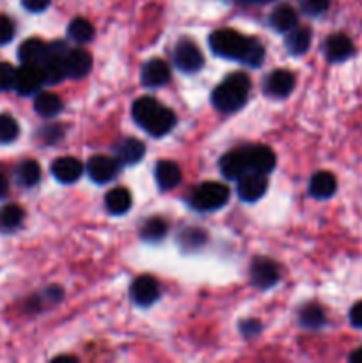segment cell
Wrapping results in <instances>:
<instances>
[{
  "label": "cell",
  "mask_w": 362,
  "mask_h": 363,
  "mask_svg": "<svg viewBox=\"0 0 362 363\" xmlns=\"http://www.w3.org/2000/svg\"><path fill=\"white\" fill-rule=\"evenodd\" d=\"M268 190V181L263 174L247 172L238 179L236 194L243 202H258Z\"/></svg>",
  "instance_id": "30bf717a"
},
{
  "label": "cell",
  "mask_w": 362,
  "mask_h": 363,
  "mask_svg": "<svg viewBox=\"0 0 362 363\" xmlns=\"http://www.w3.org/2000/svg\"><path fill=\"white\" fill-rule=\"evenodd\" d=\"M23 222V209L18 204H7L0 209V230H16Z\"/></svg>",
  "instance_id": "f546056e"
},
{
  "label": "cell",
  "mask_w": 362,
  "mask_h": 363,
  "mask_svg": "<svg viewBox=\"0 0 362 363\" xmlns=\"http://www.w3.org/2000/svg\"><path fill=\"white\" fill-rule=\"evenodd\" d=\"M114 155H116V160L121 165H135V163L144 158L146 145L138 138H123L114 147Z\"/></svg>",
  "instance_id": "e0dca14e"
},
{
  "label": "cell",
  "mask_w": 362,
  "mask_h": 363,
  "mask_svg": "<svg viewBox=\"0 0 362 363\" xmlns=\"http://www.w3.org/2000/svg\"><path fill=\"white\" fill-rule=\"evenodd\" d=\"M295 89V77L286 69H275L265 78L263 91L270 98H287Z\"/></svg>",
  "instance_id": "7c38bea8"
},
{
  "label": "cell",
  "mask_w": 362,
  "mask_h": 363,
  "mask_svg": "<svg viewBox=\"0 0 362 363\" xmlns=\"http://www.w3.org/2000/svg\"><path fill=\"white\" fill-rule=\"evenodd\" d=\"M18 131L20 128H18L14 117L7 116V113L0 116V144H9V142L16 140Z\"/></svg>",
  "instance_id": "1f68e13d"
},
{
  "label": "cell",
  "mask_w": 362,
  "mask_h": 363,
  "mask_svg": "<svg viewBox=\"0 0 362 363\" xmlns=\"http://www.w3.org/2000/svg\"><path fill=\"white\" fill-rule=\"evenodd\" d=\"M298 321L304 328L318 330L325 325V312L319 305H305L300 312H298Z\"/></svg>",
  "instance_id": "f1b7e54d"
},
{
  "label": "cell",
  "mask_w": 362,
  "mask_h": 363,
  "mask_svg": "<svg viewBox=\"0 0 362 363\" xmlns=\"http://www.w3.org/2000/svg\"><path fill=\"white\" fill-rule=\"evenodd\" d=\"M170 67L167 66L165 60L151 59L142 66L141 69V82L148 89H158L169 82Z\"/></svg>",
  "instance_id": "4fadbf2b"
},
{
  "label": "cell",
  "mask_w": 362,
  "mask_h": 363,
  "mask_svg": "<svg viewBox=\"0 0 362 363\" xmlns=\"http://www.w3.org/2000/svg\"><path fill=\"white\" fill-rule=\"evenodd\" d=\"M298 25V14L297 11L293 9L287 4H283V6L275 7L270 14V27L275 32H290L293 30Z\"/></svg>",
  "instance_id": "7402d4cb"
},
{
  "label": "cell",
  "mask_w": 362,
  "mask_h": 363,
  "mask_svg": "<svg viewBox=\"0 0 362 363\" xmlns=\"http://www.w3.org/2000/svg\"><path fill=\"white\" fill-rule=\"evenodd\" d=\"M48 55V45L38 38L27 39L18 48V57L21 64H32V66H41L43 60Z\"/></svg>",
  "instance_id": "d6986e66"
},
{
  "label": "cell",
  "mask_w": 362,
  "mask_h": 363,
  "mask_svg": "<svg viewBox=\"0 0 362 363\" xmlns=\"http://www.w3.org/2000/svg\"><path fill=\"white\" fill-rule=\"evenodd\" d=\"M64 62H66L67 78L80 80V78L87 77L89 71H91L92 57L87 50L75 48V50H67Z\"/></svg>",
  "instance_id": "9a60e30c"
},
{
  "label": "cell",
  "mask_w": 362,
  "mask_h": 363,
  "mask_svg": "<svg viewBox=\"0 0 362 363\" xmlns=\"http://www.w3.org/2000/svg\"><path fill=\"white\" fill-rule=\"evenodd\" d=\"M105 208L114 216L124 215L131 208V194L126 188H114L105 195Z\"/></svg>",
  "instance_id": "cb8c5ba5"
},
{
  "label": "cell",
  "mask_w": 362,
  "mask_h": 363,
  "mask_svg": "<svg viewBox=\"0 0 362 363\" xmlns=\"http://www.w3.org/2000/svg\"><path fill=\"white\" fill-rule=\"evenodd\" d=\"M21 6L31 13H41L50 6V0H21Z\"/></svg>",
  "instance_id": "74e56055"
},
{
  "label": "cell",
  "mask_w": 362,
  "mask_h": 363,
  "mask_svg": "<svg viewBox=\"0 0 362 363\" xmlns=\"http://www.w3.org/2000/svg\"><path fill=\"white\" fill-rule=\"evenodd\" d=\"M172 59L177 69L183 71V73L187 74L197 73V71L202 67V64H204L202 52L199 50V46L188 38H181L180 41L176 43Z\"/></svg>",
  "instance_id": "5b68a950"
},
{
  "label": "cell",
  "mask_w": 362,
  "mask_h": 363,
  "mask_svg": "<svg viewBox=\"0 0 362 363\" xmlns=\"http://www.w3.org/2000/svg\"><path fill=\"white\" fill-rule=\"evenodd\" d=\"M337 179L334 174L322 170L316 172L309 181V195L314 199H329L336 194Z\"/></svg>",
  "instance_id": "ffe728a7"
},
{
  "label": "cell",
  "mask_w": 362,
  "mask_h": 363,
  "mask_svg": "<svg viewBox=\"0 0 362 363\" xmlns=\"http://www.w3.org/2000/svg\"><path fill=\"white\" fill-rule=\"evenodd\" d=\"M169 233V225L163 218L160 216H153V218H148L138 229V236L141 240L148 241V243H158Z\"/></svg>",
  "instance_id": "484cf974"
},
{
  "label": "cell",
  "mask_w": 362,
  "mask_h": 363,
  "mask_svg": "<svg viewBox=\"0 0 362 363\" xmlns=\"http://www.w3.org/2000/svg\"><path fill=\"white\" fill-rule=\"evenodd\" d=\"M311 30L307 27H295L293 30L287 32L286 39H284V46L291 55H304L311 46Z\"/></svg>",
  "instance_id": "603a6c76"
},
{
  "label": "cell",
  "mask_w": 362,
  "mask_h": 363,
  "mask_svg": "<svg viewBox=\"0 0 362 363\" xmlns=\"http://www.w3.org/2000/svg\"><path fill=\"white\" fill-rule=\"evenodd\" d=\"M34 108L45 119H52L62 112V99L53 92H38L34 99Z\"/></svg>",
  "instance_id": "d4e9b609"
},
{
  "label": "cell",
  "mask_w": 362,
  "mask_h": 363,
  "mask_svg": "<svg viewBox=\"0 0 362 363\" xmlns=\"http://www.w3.org/2000/svg\"><path fill=\"white\" fill-rule=\"evenodd\" d=\"M220 174H222L226 179L238 181L241 176L248 172L247 169V160H245L243 149L240 151H231L227 155H224L220 158Z\"/></svg>",
  "instance_id": "ac0fdd59"
},
{
  "label": "cell",
  "mask_w": 362,
  "mask_h": 363,
  "mask_svg": "<svg viewBox=\"0 0 362 363\" xmlns=\"http://www.w3.org/2000/svg\"><path fill=\"white\" fill-rule=\"evenodd\" d=\"M16 179L21 186L32 188L39 183L41 179V167L34 160H25L18 165L16 169Z\"/></svg>",
  "instance_id": "83f0119b"
},
{
  "label": "cell",
  "mask_w": 362,
  "mask_h": 363,
  "mask_svg": "<svg viewBox=\"0 0 362 363\" xmlns=\"http://www.w3.org/2000/svg\"><path fill=\"white\" fill-rule=\"evenodd\" d=\"M263 60H265V48H263V45L258 41V39L252 38L251 46H248L247 53H245L241 62L248 67H259L263 64Z\"/></svg>",
  "instance_id": "d6a6232c"
},
{
  "label": "cell",
  "mask_w": 362,
  "mask_h": 363,
  "mask_svg": "<svg viewBox=\"0 0 362 363\" xmlns=\"http://www.w3.org/2000/svg\"><path fill=\"white\" fill-rule=\"evenodd\" d=\"M350 362L351 363H362V347L361 350L355 351V353L350 354Z\"/></svg>",
  "instance_id": "60d3db41"
},
{
  "label": "cell",
  "mask_w": 362,
  "mask_h": 363,
  "mask_svg": "<svg viewBox=\"0 0 362 363\" xmlns=\"http://www.w3.org/2000/svg\"><path fill=\"white\" fill-rule=\"evenodd\" d=\"M229 201V190L222 183H202L192 191L190 206L197 211H216Z\"/></svg>",
  "instance_id": "277c9868"
},
{
  "label": "cell",
  "mask_w": 362,
  "mask_h": 363,
  "mask_svg": "<svg viewBox=\"0 0 362 363\" xmlns=\"http://www.w3.org/2000/svg\"><path fill=\"white\" fill-rule=\"evenodd\" d=\"M330 6V0H300V9L307 16H319L327 13Z\"/></svg>",
  "instance_id": "836d02e7"
},
{
  "label": "cell",
  "mask_w": 362,
  "mask_h": 363,
  "mask_svg": "<svg viewBox=\"0 0 362 363\" xmlns=\"http://www.w3.org/2000/svg\"><path fill=\"white\" fill-rule=\"evenodd\" d=\"M67 35H70V39H73L77 43H87L94 35V28H92V25L85 18H75L67 25Z\"/></svg>",
  "instance_id": "4dcf8cb0"
},
{
  "label": "cell",
  "mask_w": 362,
  "mask_h": 363,
  "mask_svg": "<svg viewBox=\"0 0 362 363\" xmlns=\"http://www.w3.org/2000/svg\"><path fill=\"white\" fill-rule=\"evenodd\" d=\"M245 160H247L248 172L256 174H266L272 172L275 169V155L266 145H252V147L243 149Z\"/></svg>",
  "instance_id": "9c48e42d"
},
{
  "label": "cell",
  "mask_w": 362,
  "mask_h": 363,
  "mask_svg": "<svg viewBox=\"0 0 362 363\" xmlns=\"http://www.w3.org/2000/svg\"><path fill=\"white\" fill-rule=\"evenodd\" d=\"M208 43L215 55L241 62L248 46H251L252 38H247V35L233 30V28H220V30H215L209 35Z\"/></svg>",
  "instance_id": "3957f363"
},
{
  "label": "cell",
  "mask_w": 362,
  "mask_h": 363,
  "mask_svg": "<svg viewBox=\"0 0 362 363\" xmlns=\"http://www.w3.org/2000/svg\"><path fill=\"white\" fill-rule=\"evenodd\" d=\"M130 296L137 307H149L160 298V286L153 277H138L130 287Z\"/></svg>",
  "instance_id": "8fae6325"
},
{
  "label": "cell",
  "mask_w": 362,
  "mask_h": 363,
  "mask_svg": "<svg viewBox=\"0 0 362 363\" xmlns=\"http://www.w3.org/2000/svg\"><path fill=\"white\" fill-rule=\"evenodd\" d=\"M7 190H9V181H7L6 174H4L2 170H0V199L6 197Z\"/></svg>",
  "instance_id": "ab89813d"
},
{
  "label": "cell",
  "mask_w": 362,
  "mask_h": 363,
  "mask_svg": "<svg viewBox=\"0 0 362 363\" xmlns=\"http://www.w3.org/2000/svg\"><path fill=\"white\" fill-rule=\"evenodd\" d=\"M241 2H254V4H263V2H270V0H241Z\"/></svg>",
  "instance_id": "b9f144b4"
},
{
  "label": "cell",
  "mask_w": 362,
  "mask_h": 363,
  "mask_svg": "<svg viewBox=\"0 0 362 363\" xmlns=\"http://www.w3.org/2000/svg\"><path fill=\"white\" fill-rule=\"evenodd\" d=\"M14 38V23L11 18L0 14V46L7 45Z\"/></svg>",
  "instance_id": "d590c367"
},
{
  "label": "cell",
  "mask_w": 362,
  "mask_h": 363,
  "mask_svg": "<svg viewBox=\"0 0 362 363\" xmlns=\"http://www.w3.org/2000/svg\"><path fill=\"white\" fill-rule=\"evenodd\" d=\"M155 177L160 190L169 191L174 190V188L180 184L181 170L174 162H165V160H162V162H158V165H156Z\"/></svg>",
  "instance_id": "44dd1931"
},
{
  "label": "cell",
  "mask_w": 362,
  "mask_h": 363,
  "mask_svg": "<svg viewBox=\"0 0 362 363\" xmlns=\"http://www.w3.org/2000/svg\"><path fill=\"white\" fill-rule=\"evenodd\" d=\"M84 172V165L73 156H62L52 163V174L59 183L73 184L80 179Z\"/></svg>",
  "instance_id": "2e32d148"
},
{
  "label": "cell",
  "mask_w": 362,
  "mask_h": 363,
  "mask_svg": "<svg viewBox=\"0 0 362 363\" xmlns=\"http://www.w3.org/2000/svg\"><path fill=\"white\" fill-rule=\"evenodd\" d=\"M131 116L133 121L153 137H163L176 126V116L172 110L160 105L156 99L144 96L138 98L131 106Z\"/></svg>",
  "instance_id": "6da1fadb"
},
{
  "label": "cell",
  "mask_w": 362,
  "mask_h": 363,
  "mask_svg": "<svg viewBox=\"0 0 362 363\" xmlns=\"http://www.w3.org/2000/svg\"><path fill=\"white\" fill-rule=\"evenodd\" d=\"M43 84H45V77H43L41 66L23 64L20 69H16L13 89L21 96H32L38 94Z\"/></svg>",
  "instance_id": "52a82bcc"
},
{
  "label": "cell",
  "mask_w": 362,
  "mask_h": 363,
  "mask_svg": "<svg viewBox=\"0 0 362 363\" xmlns=\"http://www.w3.org/2000/svg\"><path fill=\"white\" fill-rule=\"evenodd\" d=\"M16 69L9 62H0V91H9L14 87Z\"/></svg>",
  "instance_id": "e575fe53"
},
{
  "label": "cell",
  "mask_w": 362,
  "mask_h": 363,
  "mask_svg": "<svg viewBox=\"0 0 362 363\" xmlns=\"http://www.w3.org/2000/svg\"><path fill=\"white\" fill-rule=\"evenodd\" d=\"M353 43L344 34H332L323 45V53L330 62H344L353 55Z\"/></svg>",
  "instance_id": "5bb4252c"
},
{
  "label": "cell",
  "mask_w": 362,
  "mask_h": 363,
  "mask_svg": "<svg viewBox=\"0 0 362 363\" xmlns=\"http://www.w3.org/2000/svg\"><path fill=\"white\" fill-rule=\"evenodd\" d=\"M208 241V234L197 227H188V229L181 230L180 238H177V245L183 248L185 252H195L202 248Z\"/></svg>",
  "instance_id": "4316f807"
},
{
  "label": "cell",
  "mask_w": 362,
  "mask_h": 363,
  "mask_svg": "<svg viewBox=\"0 0 362 363\" xmlns=\"http://www.w3.org/2000/svg\"><path fill=\"white\" fill-rule=\"evenodd\" d=\"M251 282L258 289L266 291L279 282V268L270 259L258 257L251 262Z\"/></svg>",
  "instance_id": "ba28073f"
},
{
  "label": "cell",
  "mask_w": 362,
  "mask_h": 363,
  "mask_svg": "<svg viewBox=\"0 0 362 363\" xmlns=\"http://www.w3.org/2000/svg\"><path fill=\"white\" fill-rule=\"evenodd\" d=\"M350 323L355 328H362V301L355 303L350 311Z\"/></svg>",
  "instance_id": "f35d334b"
},
{
  "label": "cell",
  "mask_w": 362,
  "mask_h": 363,
  "mask_svg": "<svg viewBox=\"0 0 362 363\" xmlns=\"http://www.w3.org/2000/svg\"><path fill=\"white\" fill-rule=\"evenodd\" d=\"M251 80L243 73H233L216 85L212 94V103L216 110L224 113L238 112L247 103Z\"/></svg>",
  "instance_id": "7a4b0ae2"
},
{
  "label": "cell",
  "mask_w": 362,
  "mask_h": 363,
  "mask_svg": "<svg viewBox=\"0 0 362 363\" xmlns=\"http://www.w3.org/2000/svg\"><path fill=\"white\" fill-rule=\"evenodd\" d=\"M121 163L116 158H110V156H92L91 160L85 165L89 177H91L92 183L96 184H106L112 179H116L117 174H119Z\"/></svg>",
  "instance_id": "8992f818"
},
{
  "label": "cell",
  "mask_w": 362,
  "mask_h": 363,
  "mask_svg": "<svg viewBox=\"0 0 362 363\" xmlns=\"http://www.w3.org/2000/svg\"><path fill=\"white\" fill-rule=\"evenodd\" d=\"M261 323L258 319H245L243 323L240 325V332L243 333V337H256L259 332H261Z\"/></svg>",
  "instance_id": "8d00e7d4"
}]
</instances>
